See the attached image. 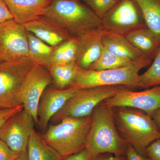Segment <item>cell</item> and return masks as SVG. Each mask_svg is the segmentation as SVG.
<instances>
[{"instance_id":"6da1fadb","label":"cell","mask_w":160,"mask_h":160,"mask_svg":"<svg viewBox=\"0 0 160 160\" xmlns=\"http://www.w3.org/2000/svg\"><path fill=\"white\" fill-rule=\"evenodd\" d=\"M71 37L79 39L101 27L102 19L79 0H51L42 13Z\"/></svg>"},{"instance_id":"7a4b0ae2","label":"cell","mask_w":160,"mask_h":160,"mask_svg":"<svg viewBox=\"0 0 160 160\" xmlns=\"http://www.w3.org/2000/svg\"><path fill=\"white\" fill-rule=\"evenodd\" d=\"M127 144L116 126L112 108L100 104L92 112L86 148L92 158L102 154H125Z\"/></svg>"},{"instance_id":"3957f363","label":"cell","mask_w":160,"mask_h":160,"mask_svg":"<svg viewBox=\"0 0 160 160\" xmlns=\"http://www.w3.org/2000/svg\"><path fill=\"white\" fill-rule=\"evenodd\" d=\"M117 129L121 137L140 154L146 157L147 147L160 138V130L152 118L139 109L112 108Z\"/></svg>"},{"instance_id":"277c9868","label":"cell","mask_w":160,"mask_h":160,"mask_svg":"<svg viewBox=\"0 0 160 160\" xmlns=\"http://www.w3.org/2000/svg\"><path fill=\"white\" fill-rule=\"evenodd\" d=\"M91 123V115L65 118L59 123L49 125L41 136L64 159L86 148Z\"/></svg>"},{"instance_id":"5b68a950","label":"cell","mask_w":160,"mask_h":160,"mask_svg":"<svg viewBox=\"0 0 160 160\" xmlns=\"http://www.w3.org/2000/svg\"><path fill=\"white\" fill-rule=\"evenodd\" d=\"M152 60L148 58L136 61L129 66L102 70L80 69L77 77L69 88L83 89L103 86H125L129 88L142 87L139 72L149 66Z\"/></svg>"},{"instance_id":"8992f818","label":"cell","mask_w":160,"mask_h":160,"mask_svg":"<svg viewBox=\"0 0 160 160\" xmlns=\"http://www.w3.org/2000/svg\"><path fill=\"white\" fill-rule=\"evenodd\" d=\"M126 88L129 87L103 86L78 89L62 109L52 118L50 122L55 124L65 118H82L91 116L94 109L100 104Z\"/></svg>"},{"instance_id":"52a82bcc","label":"cell","mask_w":160,"mask_h":160,"mask_svg":"<svg viewBox=\"0 0 160 160\" xmlns=\"http://www.w3.org/2000/svg\"><path fill=\"white\" fill-rule=\"evenodd\" d=\"M34 65L28 58L0 62V109H11L22 105L21 88Z\"/></svg>"},{"instance_id":"ba28073f","label":"cell","mask_w":160,"mask_h":160,"mask_svg":"<svg viewBox=\"0 0 160 160\" xmlns=\"http://www.w3.org/2000/svg\"><path fill=\"white\" fill-rule=\"evenodd\" d=\"M146 26L141 10L134 0H121L102 19L106 32L126 36L129 32Z\"/></svg>"},{"instance_id":"9c48e42d","label":"cell","mask_w":160,"mask_h":160,"mask_svg":"<svg viewBox=\"0 0 160 160\" xmlns=\"http://www.w3.org/2000/svg\"><path fill=\"white\" fill-rule=\"evenodd\" d=\"M35 125L33 117L23 108L4 123L0 129V139L12 151L21 153L27 150Z\"/></svg>"},{"instance_id":"30bf717a","label":"cell","mask_w":160,"mask_h":160,"mask_svg":"<svg viewBox=\"0 0 160 160\" xmlns=\"http://www.w3.org/2000/svg\"><path fill=\"white\" fill-rule=\"evenodd\" d=\"M27 30L23 25L10 20L0 24V62L28 58Z\"/></svg>"},{"instance_id":"8fae6325","label":"cell","mask_w":160,"mask_h":160,"mask_svg":"<svg viewBox=\"0 0 160 160\" xmlns=\"http://www.w3.org/2000/svg\"><path fill=\"white\" fill-rule=\"evenodd\" d=\"M131 88L120 90L101 105L111 108L129 107L142 110L151 116L160 108V85L142 91H133Z\"/></svg>"},{"instance_id":"7c38bea8","label":"cell","mask_w":160,"mask_h":160,"mask_svg":"<svg viewBox=\"0 0 160 160\" xmlns=\"http://www.w3.org/2000/svg\"><path fill=\"white\" fill-rule=\"evenodd\" d=\"M52 83L49 69L44 66L34 65L29 72L21 90V99L24 109L33 117L38 126V106L42 95Z\"/></svg>"},{"instance_id":"4fadbf2b","label":"cell","mask_w":160,"mask_h":160,"mask_svg":"<svg viewBox=\"0 0 160 160\" xmlns=\"http://www.w3.org/2000/svg\"><path fill=\"white\" fill-rule=\"evenodd\" d=\"M78 89H59L48 86L40 99L38 106V127L45 132L52 118L62 109L66 102L72 97Z\"/></svg>"},{"instance_id":"5bb4252c","label":"cell","mask_w":160,"mask_h":160,"mask_svg":"<svg viewBox=\"0 0 160 160\" xmlns=\"http://www.w3.org/2000/svg\"><path fill=\"white\" fill-rule=\"evenodd\" d=\"M106 32L101 26L78 39L76 63L80 69H89L100 57L104 49L103 40Z\"/></svg>"},{"instance_id":"9a60e30c","label":"cell","mask_w":160,"mask_h":160,"mask_svg":"<svg viewBox=\"0 0 160 160\" xmlns=\"http://www.w3.org/2000/svg\"><path fill=\"white\" fill-rule=\"evenodd\" d=\"M23 26L27 31L52 47L72 38L55 22L45 16H40Z\"/></svg>"},{"instance_id":"2e32d148","label":"cell","mask_w":160,"mask_h":160,"mask_svg":"<svg viewBox=\"0 0 160 160\" xmlns=\"http://www.w3.org/2000/svg\"><path fill=\"white\" fill-rule=\"evenodd\" d=\"M15 22L24 25L42 15L51 0H4Z\"/></svg>"},{"instance_id":"e0dca14e","label":"cell","mask_w":160,"mask_h":160,"mask_svg":"<svg viewBox=\"0 0 160 160\" xmlns=\"http://www.w3.org/2000/svg\"><path fill=\"white\" fill-rule=\"evenodd\" d=\"M127 40L147 58L154 59L160 47V40L145 26L125 36Z\"/></svg>"},{"instance_id":"ac0fdd59","label":"cell","mask_w":160,"mask_h":160,"mask_svg":"<svg viewBox=\"0 0 160 160\" xmlns=\"http://www.w3.org/2000/svg\"><path fill=\"white\" fill-rule=\"evenodd\" d=\"M103 41L104 48L121 57L132 62L147 58L127 40L125 36L106 32Z\"/></svg>"},{"instance_id":"d6986e66","label":"cell","mask_w":160,"mask_h":160,"mask_svg":"<svg viewBox=\"0 0 160 160\" xmlns=\"http://www.w3.org/2000/svg\"><path fill=\"white\" fill-rule=\"evenodd\" d=\"M28 160H63V158L35 130L32 132L28 148Z\"/></svg>"},{"instance_id":"ffe728a7","label":"cell","mask_w":160,"mask_h":160,"mask_svg":"<svg viewBox=\"0 0 160 160\" xmlns=\"http://www.w3.org/2000/svg\"><path fill=\"white\" fill-rule=\"evenodd\" d=\"M28 40V58L34 65L46 68L49 66V60L55 49L36 36L33 33L27 31Z\"/></svg>"},{"instance_id":"44dd1931","label":"cell","mask_w":160,"mask_h":160,"mask_svg":"<svg viewBox=\"0 0 160 160\" xmlns=\"http://www.w3.org/2000/svg\"><path fill=\"white\" fill-rule=\"evenodd\" d=\"M48 69L54 87L65 89L69 88L74 83L81 69L76 62H72L50 66Z\"/></svg>"},{"instance_id":"7402d4cb","label":"cell","mask_w":160,"mask_h":160,"mask_svg":"<svg viewBox=\"0 0 160 160\" xmlns=\"http://www.w3.org/2000/svg\"><path fill=\"white\" fill-rule=\"evenodd\" d=\"M147 27L160 40V0H134Z\"/></svg>"},{"instance_id":"603a6c76","label":"cell","mask_w":160,"mask_h":160,"mask_svg":"<svg viewBox=\"0 0 160 160\" xmlns=\"http://www.w3.org/2000/svg\"><path fill=\"white\" fill-rule=\"evenodd\" d=\"M78 45V39L72 38L55 47L47 69L51 66L76 62Z\"/></svg>"},{"instance_id":"cb8c5ba5","label":"cell","mask_w":160,"mask_h":160,"mask_svg":"<svg viewBox=\"0 0 160 160\" xmlns=\"http://www.w3.org/2000/svg\"><path fill=\"white\" fill-rule=\"evenodd\" d=\"M134 62L121 57L104 48L100 57L89 69L102 70L117 69L129 66Z\"/></svg>"},{"instance_id":"d4e9b609","label":"cell","mask_w":160,"mask_h":160,"mask_svg":"<svg viewBox=\"0 0 160 160\" xmlns=\"http://www.w3.org/2000/svg\"><path fill=\"white\" fill-rule=\"evenodd\" d=\"M153 59L149 69L140 74L139 79L143 88L160 85V47Z\"/></svg>"},{"instance_id":"484cf974","label":"cell","mask_w":160,"mask_h":160,"mask_svg":"<svg viewBox=\"0 0 160 160\" xmlns=\"http://www.w3.org/2000/svg\"><path fill=\"white\" fill-rule=\"evenodd\" d=\"M95 13L102 19L116 5L115 0H84Z\"/></svg>"},{"instance_id":"4316f807","label":"cell","mask_w":160,"mask_h":160,"mask_svg":"<svg viewBox=\"0 0 160 160\" xmlns=\"http://www.w3.org/2000/svg\"><path fill=\"white\" fill-rule=\"evenodd\" d=\"M21 153L12 151L7 145L0 139V160H14Z\"/></svg>"},{"instance_id":"83f0119b","label":"cell","mask_w":160,"mask_h":160,"mask_svg":"<svg viewBox=\"0 0 160 160\" xmlns=\"http://www.w3.org/2000/svg\"><path fill=\"white\" fill-rule=\"evenodd\" d=\"M146 154L149 160H160V138L155 140L147 147Z\"/></svg>"},{"instance_id":"f1b7e54d","label":"cell","mask_w":160,"mask_h":160,"mask_svg":"<svg viewBox=\"0 0 160 160\" xmlns=\"http://www.w3.org/2000/svg\"><path fill=\"white\" fill-rule=\"evenodd\" d=\"M23 108V105H21L11 109H0V129L10 117Z\"/></svg>"},{"instance_id":"f546056e","label":"cell","mask_w":160,"mask_h":160,"mask_svg":"<svg viewBox=\"0 0 160 160\" xmlns=\"http://www.w3.org/2000/svg\"><path fill=\"white\" fill-rule=\"evenodd\" d=\"M126 160H149L147 157L140 154L136 149L128 143L125 152Z\"/></svg>"},{"instance_id":"4dcf8cb0","label":"cell","mask_w":160,"mask_h":160,"mask_svg":"<svg viewBox=\"0 0 160 160\" xmlns=\"http://www.w3.org/2000/svg\"><path fill=\"white\" fill-rule=\"evenodd\" d=\"M92 158L86 148L80 151L70 155L63 160H92Z\"/></svg>"},{"instance_id":"1f68e13d","label":"cell","mask_w":160,"mask_h":160,"mask_svg":"<svg viewBox=\"0 0 160 160\" xmlns=\"http://www.w3.org/2000/svg\"><path fill=\"white\" fill-rule=\"evenodd\" d=\"M13 19L4 0H0V24L9 20Z\"/></svg>"},{"instance_id":"d6a6232c","label":"cell","mask_w":160,"mask_h":160,"mask_svg":"<svg viewBox=\"0 0 160 160\" xmlns=\"http://www.w3.org/2000/svg\"><path fill=\"white\" fill-rule=\"evenodd\" d=\"M103 154L96 157L92 160H124L123 156H113L109 154Z\"/></svg>"},{"instance_id":"836d02e7","label":"cell","mask_w":160,"mask_h":160,"mask_svg":"<svg viewBox=\"0 0 160 160\" xmlns=\"http://www.w3.org/2000/svg\"><path fill=\"white\" fill-rule=\"evenodd\" d=\"M151 117L154 120L160 130V108L155 112L151 116Z\"/></svg>"},{"instance_id":"e575fe53","label":"cell","mask_w":160,"mask_h":160,"mask_svg":"<svg viewBox=\"0 0 160 160\" xmlns=\"http://www.w3.org/2000/svg\"><path fill=\"white\" fill-rule=\"evenodd\" d=\"M14 160H28V152L27 150L22 152L18 157Z\"/></svg>"},{"instance_id":"d590c367","label":"cell","mask_w":160,"mask_h":160,"mask_svg":"<svg viewBox=\"0 0 160 160\" xmlns=\"http://www.w3.org/2000/svg\"><path fill=\"white\" fill-rule=\"evenodd\" d=\"M117 2H119V1H121V0H115Z\"/></svg>"},{"instance_id":"8d00e7d4","label":"cell","mask_w":160,"mask_h":160,"mask_svg":"<svg viewBox=\"0 0 160 160\" xmlns=\"http://www.w3.org/2000/svg\"><path fill=\"white\" fill-rule=\"evenodd\" d=\"M79 1H81V0H79Z\"/></svg>"}]
</instances>
